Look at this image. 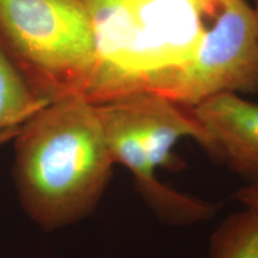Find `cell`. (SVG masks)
<instances>
[{
	"instance_id": "obj_3",
	"label": "cell",
	"mask_w": 258,
	"mask_h": 258,
	"mask_svg": "<svg viewBox=\"0 0 258 258\" xmlns=\"http://www.w3.org/2000/svg\"><path fill=\"white\" fill-rule=\"evenodd\" d=\"M96 105L112 159L128 169L139 195L161 221L189 225L215 214L219 206L177 191L157 177L182 139H192L208 152L207 134L188 106L151 92Z\"/></svg>"
},
{
	"instance_id": "obj_1",
	"label": "cell",
	"mask_w": 258,
	"mask_h": 258,
	"mask_svg": "<svg viewBox=\"0 0 258 258\" xmlns=\"http://www.w3.org/2000/svg\"><path fill=\"white\" fill-rule=\"evenodd\" d=\"M15 140L18 196L37 225L54 231L95 211L115 164L96 104L79 95L54 99Z\"/></svg>"
},
{
	"instance_id": "obj_8",
	"label": "cell",
	"mask_w": 258,
	"mask_h": 258,
	"mask_svg": "<svg viewBox=\"0 0 258 258\" xmlns=\"http://www.w3.org/2000/svg\"><path fill=\"white\" fill-rule=\"evenodd\" d=\"M208 258H258V211L228 215L211 235Z\"/></svg>"
},
{
	"instance_id": "obj_10",
	"label": "cell",
	"mask_w": 258,
	"mask_h": 258,
	"mask_svg": "<svg viewBox=\"0 0 258 258\" xmlns=\"http://www.w3.org/2000/svg\"><path fill=\"white\" fill-rule=\"evenodd\" d=\"M254 10H256V14H257V18H258V0H254Z\"/></svg>"
},
{
	"instance_id": "obj_7",
	"label": "cell",
	"mask_w": 258,
	"mask_h": 258,
	"mask_svg": "<svg viewBox=\"0 0 258 258\" xmlns=\"http://www.w3.org/2000/svg\"><path fill=\"white\" fill-rule=\"evenodd\" d=\"M48 103L34 92L0 48V145L17 137L25 122Z\"/></svg>"
},
{
	"instance_id": "obj_4",
	"label": "cell",
	"mask_w": 258,
	"mask_h": 258,
	"mask_svg": "<svg viewBox=\"0 0 258 258\" xmlns=\"http://www.w3.org/2000/svg\"><path fill=\"white\" fill-rule=\"evenodd\" d=\"M0 48L47 102L84 96L95 66L83 0H0Z\"/></svg>"
},
{
	"instance_id": "obj_6",
	"label": "cell",
	"mask_w": 258,
	"mask_h": 258,
	"mask_svg": "<svg viewBox=\"0 0 258 258\" xmlns=\"http://www.w3.org/2000/svg\"><path fill=\"white\" fill-rule=\"evenodd\" d=\"M189 109L207 134L209 156L246 185H258V103L224 92Z\"/></svg>"
},
{
	"instance_id": "obj_2",
	"label": "cell",
	"mask_w": 258,
	"mask_h": 258,
	"mask_svg": "<svg viewBox=\"0 0 258 258\" xmlns=\"http://www.w3.org/2000/svg\"><path fill=\"white\" fill-rule=\"evenodd\" d=\"M95 41L84 98L102 104L143 91L199 47L218 0H83Z\"/></svg>"
},
{
	"instance_id": "obj_9",
	"label": "cell",
	"mask_w": 258,
	"mask_h": 258,
	"mask_svg": "<svg viewBox=\"0 0 258 258\" xmlns=\"http://www.w3.org/2000/svg\"><path fill=\"white\" fill-rule=\"evenodd\" d=\"M233 198L244 207L258 211V185H244L234 192Z\"/></svg>"
},
{
	"instance_id": "obj_5",
	"label": "cell",
	"mask_w": 258,
	"mask_h": 258,
	"mask_svg": "<svg viewBox=\"0 0 258 258\" xmlns=\"http://www.w3.org/2000/svg\"><path fill=\"white\" fill-rule=\"evenodd\" d=\"M141 92L194 106L218 93H258V18L246 0H218L199 47L183 63L157 73Z\"/></svg>"
}]
</instances>
